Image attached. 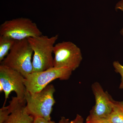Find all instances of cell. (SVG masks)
Listing matches in <instances>:
<instances>
[{"label": "cell", "mask_w": 123, "mask_h": 123, "mask_svg": "<svg viewBox=\"0 0 123 123\" xmlns=\"http://www.w3.org/2000/svg\"><path fill=\"white\" fill-rule=\"evenodd\" d=\"M58 37V35L51 37L42 35L27 39L33 51V72L44 71L53 67L52 55Z\"/></svg>", "instance_id": "obj_1"}, {"label": "cell", "mask_w": 123, "mask_h": 123, "mask_svg": "<svg viewBox=\"0 0 123 123\" xmlns=\"http://www.w3.org/2000/svg\"><path fill=\"white\" fill-rule=\"evenodd\" d=\"M55 89L49 84L40 92L31 93L27 91L25 97L27 112L34 118L40 117L51 120V114L55 101L54 97Z\"/></svg>", "instance_id": "obj_2"}, {"label": "cell", "mask_w": 123, "mask_h": 123, "mask_svg": "<svg viewBox=\"0 0 123 123\" xmlns=\"http://www.w3.org/2000/svg\"><path fill=\"white\" fill-rule=\"evenodd\" d=\"M33 55L28 39L17 40L1 64L17 70L25 78L33 72Z\"/></svg>", "instance_id": "obj_3"}, {"label": "cell", "mask_w": 123, "mask_h": 123, "mask_svg": "<svg viewBox=\"0 0 123 123\" xmlns=\"http://www.w3.org/2000/svg\"><path fill=\"white\" fill-rule=\"evenodd\" d=\"M35 22L30 18H20L5 21L0 26V36L17 40L42 35Z\"/></svg>", "instance_id": "obj_4"}, {"label": "cell", "mask_w": 123, "mask_h": 123, "mask_svg": "<svg viewBox=\"0 0 123 123\" xmlns=\"http://www.w3.org/2000/svg\"><path fill=\"white\" fill-rule=\"evenodd\" d=\"M73 71L65 68H51L43 71L33 72L25 78L27 91L31 93L40 92L54 80H68Z\"/></svg>", "instance_id": "obj_5"}, {"label": "cell", "mask_w": 123, "mask_h": 123, "mask_svg": "<svg viewBox=\"0 0 123 123\" xmlns=\"http://www.w3.org/2000/svg\"><path fill=\"white\" fill-rule=\"evenodd\" d=\"M53 67L65 68L74 71L79 67L82 60L80 49L70 41L57 43L55 44Z\"/></svg>", "instance_id": "obj_6"}, {"label": "cell", "mask_w": 123, "mask_h": 123, "mask_svg": "<svg viewBox=\"0 0 123 123\" xmlns=\"http://www.w3.org/2000/svg\"><path fill=\"white\" fill-rule=\"evenodd\" d=\"M25 77L19 72L3 65H0V84L4 92L5 106L9 95L12 91L16 93L17 97L21 101L25 100L27 92L24 84Z\"/></svg>", "instance_id": "obj_7"}, {"label": "cell", "mask_w": 123, "mask_h": 123, "mask_svg": "<svg viewBox=\"0 0 123 123\" xmlns=\"http://www.w3.org/2000/svg\"><path fill=\"white\" fill-rule=\"evenodd\" d=\"M92 90L95 98V103L91 111L89 117L94 118H107L112 112L114 101L98 82L92 85Z\"/></svg>", "instance_id": "obj_8"}, {"label": "cell", "mask_w": 123, "mask_h": 123, "mask_svg": "<svg viewBox=\"0 0 123 123\" xmlns=\"http://www.w3.org/2000/svg\"><path fill=\"white\" fill-rule=\"evenodd\" d=\"M8 105L11 114L3 123H33L34 118L27 111L25 100L12 97Z\"/></svg>", "instance_id": "obj_9"}, {"label": "cell", "mask_w": 123, "mask_h": 123, "mask_svg": "<svg viewBox=\"0 0 123 123\" xmlns=\"http://www.w3.org/2000/svg\"><path fill=\"white\" fill-rule=\"evenodd\" d=\"M15 40L11 38L0 36V62L8 55Z\"/></svg>", "instance_id": "obj_10"}, {"label": "cell", "mask_w": 123, "mask_h": 123, "mask_svg": "<svg viewBox=\"0 0 123 123\" xmlns=\"http://www.w3.org/2000/svg\"><path fill=\"white\" fill-rule=\"evenodd\" d=\"M114 103L112 112L107 119L111 123H123V107L119 102L114 101Z\"/></svg>", "instance_id": "obj_11"}, {"label": "cell", "mask_w": 123, "mask_h": 123, "mask_svg": "<svg viewBox=\"0 0 123 123\" xmlns=\"http://www.w3.org/2000/svg\"><path fill=\"white\" fill-rule=\"evenodd\" d=\"M11 114L9 105L3 106L0 109V123H3L7 120Z\"/></svg>", "instance_id": "obj_12"}, {"label": "cell", "mask_w": 123, "mask_h": 123, "mask_svg": "<svg viewBox=\"0 0 123 123\" xmlns=\"http://www.w3.org/2000/svg\"><path fill=\"white\" fill-rule=\"evenodd\" d=\"M113 66L114 68L115 71L118 73L121 76V82L119 88L123 89V66L118 61H115L113 63Z\"/></svg>", "instance_id": "obj_13"}, {"label": "cell", "mask_w": 123, "mask_h": 123, "mask_svg": "<svg viewBox=\"0 0 123 123\" xmlns=\"http://www.w3.org/2000/svg\"><path fill=\"white\" fill-rule=\"evenodd\" d=\"M86 123H111L107 119H97L92 118L88 116Z\"/></svg>", "instance_id": "obj_14"}, {"label": "cell", "mask_w": 123, "mask_h": 123, "mask_svg": "<svg viewBox=\"0 0 123 123\" xmlns=\"http://www.w3.org/2000/svg\"><path fill=\"white\" fill-rule=\"evenodd\" d=\"M33 123H55V121L51 120H47L43 118L38 117L34 118Z\"/></svg>", "instance_id": "obj_15"}, {"label": "cell", "mask_w": 123, "mask_h": 123, "mask_svg": "<svg viewBox=\"0 0 123 123\" xmlns=\"http://www.w3.org/2000/svg\"><path fill=\"white\" fill-rule=\"evenodd\" d=\"M68 123H84V119L81 116L77 114L74 120L72 121H69Z\"/></svg>", "instance_id": "obj_16"}, {"label": "cell", "mask_w": 123, "mask_h": 123, "mask_svg": "<svg viewBox=\"0 0 123 123\" xmlns=\"http://www.w3.org/2000/svg\"><path fill=\"white\" fill-rule=\"evenodd\" d=\"M115 9L116 10H119L123 11V0H121L117 4L116 6Z\"/></svg>", "instance_id": "obj_17"}, {"label": "cell", "mask_w": 123, "mask_h": 123, "mask_svg": "<svg viewBox=\"0 0 123 123\" xmlns=\"http://www.w3.org/2000/svg\"><path fill=\"white\" fill-rule=\"evenodd\" d=\"M69 120L68 119H66L65 117H62L58 123H68Z\"/></svg>", "instance_id": "obj_18"}, {"label": "cell", "mask_w": 123, "mask_h": 123, "mask_svg": "<svg viewBox=\"0 0 123 123\" xmlns=\"http://www.w3.org/2000/svg\"><path fill=\"white\" fill-rule=\"evenodd\" d=\"M120 34H121V35L123 36V27L122 29L120 31Z\"/></svg>", "instance_id": "obj_19"}, {"label": "cell", "mask_w": 123, "mask_h": 123, "mask_svg": "<svg viewBox=\"0 0 123 123\" xmlns=\"http://www.w3.org/2000/svg\"><path fill=\"white\" fill-rule=\"evenodd\" d=\"M119 103L121 105L123 106V101H121V102H119Z\"/></svg>", "instance_id": "obj_20"}]
</instances>
